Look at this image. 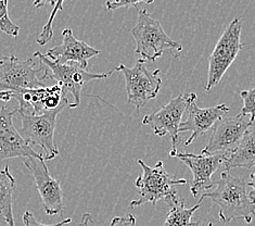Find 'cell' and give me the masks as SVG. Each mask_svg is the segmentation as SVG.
I'll return each instance as SVG.
<instances>
[{
	"mask_svg": "<svg viewBox=\"0 0 255 226\" xmlns=\"http://www.w3.org/2000/svg\"><path fill=\"white\" fill-rule=\"evenodd\" d=\"M248 186L251 187V192L249 194V198H250L252 205L255 208V173L250 175V181L248 183Z\"/></svg>",
	"mask_w": 255,
	"mask_h": 226,
	"instance_id": "484cf974",
	"label": "cell"
},
{
	"mask_svg": "<svg viewBox=\"0 0 255 226\" xmlns=\"http://www.w3.org/2000/svg\"><path fill=\"white\" fill-rule=\"evenodd\" d=\"M196 101L197 97L189 102L186 110L188 119L179 125V132H191V135L185 142V146H189L199 136L204 135L229 112V108L225 103L201 109L197 106Z\"/></svg>",
	"mask_w": 255,
	"mask_h": 226,
	"instance_id": "9a60e30c",
	"label": "cell"
},
{
	"mask_svg": "<svg viewBox=\"0 0 255 226\" xmlns=\"http://www.w3.org/2000/svg\"><path fill=\"white\" fill-rule=\"evenodd\" d=\"M59 84L50 87L26 89L13 94V98L19 102L17 110L28 114L40 115L58 109L68 99Z\"/></svg>",
	"mask_w": 255,
	"mask_h": 226,
	"instance_id": "5bb4252c",
	"label": "cell"
},
{
	"mask_svg": "<svg viewBox=\"0 0 255 226\" xmlns=\"http://www.w3.org/2000/svg\"><path fill=\"white\" fill-rule=\"evenodd\" d=\"M136 225V217L133 215H128L125 217H115L109 226H135Z\"/></svg>",
	"mask_w": 255,
	"mask_h": 226,
	"instance_id": "cb8c5ba5",
	"label": "cell"
},
{
	"mask_svg": "<svg viewBox=\"0 0 255 226\" xmlns=\"http://www.w3.org/2000/svg\"><path fill=\"white\" fill-rule=\"evenodd\" d=\"M62 7H63V1H58V2H54L53 4V10L50 13V16H49V20H48V22L46 23V25L44 26V28H42V32L40 34L39 37L37 38V42L40 45V46H44L46 45L48 41H49L52 36H53V32H52V22L54 20V16L57 15L58 12L60 10H62Z\"/></svg>",
	"mask_w": 255,
	"mask_h": 226,
	"instance_id": "44dd1931",
	"label": "cell"
},
{
	"mask_svg": "<svg viewBox=\"0 0 255 226\" xmlns=\"http://www.w3.org/2000/svg\"><path fill=\"white\" fill-rule=\"evenodd\" d=\"M227 172L237 168L255 167V121L248 128L238 148L224 161Z\"/></svg>",
	"mask_w": 255,
	"mask_h": 226,
	"instance_id": "e0dca14e",
	"label": "cell"
},
{
	"mask_svg": "<svg viewBox=\"0 0 255 226\" xmlns=\"http://www.w3.org/2000/svg\"><path fill=\"white\" fill-rule=\"evenodd\" d=\"M196 97L197 95L193 93L180 94L169 100L166 105L162 106L159 110L145 115L142 120V124L152 127V131L156 136H169L172 140V151L169 152V155L172 158L177 154L181 118H183L189 102Z\"/></svg>",
	"mask_w": 255,
	"mask_h": 226,
	"instance_id": "9c48e42d",
	"label": "cell"
},
{
	"mask_svg": "<svg viewBox=\"0 0 255 226\" xmlns=\"http://www.w3.org/2000/svg\"><path fill=\"white\" fill-rule=\"evenodd\" d=\"M0 30L14 38L19 37L20 26H17L10 20L7 0H0Z\"/></svg>",
	"mask_w": 255,
	"mask_h": 226,
	"instance_id": "ffe728a7",
	"label": "cell"
},
{
	"mask_svg": "<svg viewBox=\"0 0 255 226\" xmlns=\"http://www.w3.org/2000/svg\"><path fill=\"white\" fill-rule=\"evenodd\" d=\"M48 81V72L44 64L36 63L31 58L20 60L14 56L0 60V91L19 93L26 89L45 87Z\"/></svg>",
	"mask_w": 255,
	"mask_h": 226,
	"instance_id": "277c9868",
	"label": "cell"
},
{
	"mask_svg": "<svg viewBox=\"0 0 255 226\" xmlns=\"http://www.w3.org/2000/svg\"><path fill=\"white\" fill-rule=\"evenodd\" d=\"M23 222H24V226H65L66 224L72 222V219L71 218L65 219V220H63V221L54 223V224H42L35 219L32 212L26 211L23 215Z\"/></svg>",
	"mask_w": 255,
	"mask_h": 226,
	"instance_id": "603a6c76",
	"label": "cell"
},
{
	"mask_svg": "<svg viewBox=\"0 0 255 226\" xmlns=\"http://www.w3.org/2000/svg\"><path fill=\"white\" fill-rule=\"evenodd\" d=\"M66 106H69L68 99L58 109L40 115L28 114L17 110L22 120V126L19 131L20 135L31 147L39 146L42 150H45V161L52 160L59 155V149L54 143V132L58 115Z\"/></svg>",
	"mask_w": 255,
	"mask_h": 226,
	"instance_id": "5b68a950",
	"label": "cell"
},
{
	"mask_svg": "<svg viewBox=\"0 0 255 226\" xmlns=\"http://www.w3.org/2000/svg\"><path fill=\"white\" fill-rule=\"evenodd\" d=\"M94 220L90 213H84L82 217L81 226H90V223H93Z\"/></svg>",
	"mask_w": 255,
	"mask_h": 226,
	"instance_id": "4316f807",
	"label": "cell"
},
{
	"mask_svg": "<svg viewBox=\"0 0 255 226\" xmlns=\"http://www.w3.org/2000/svg\"><path fill=\"white\" fill-rule=\"evenodd\" d=\"M241 29L242 24L240 17L236 16L225 28L221 38L218 39L213 52L209 58L208 82L204 87L206 91H211L222 81L225 73L245 47V44L241 42Z\"/></svg>",
	"mask_w": 255,
	"mask_h": 226,
	"instance_id": "8992f818",
	"label": "cell"
},
{
	"mask_svg": "<svg viewBox=\"0 0 255 226\" xmlns=\"http://www.w3.org/2000/svg\"><path fill=\"white\" fill-rule=\"evenodd\" d=\"M137 162L142 169V174L135 183L136 187L139 189V198L130 201V209L148 203L155 206L157 201L163 199L171 204L176 198H178L172 186L186 185L188 183L185 179H177L169 175L164 169L162 161H157L154 167L147 166L141 159H138Z\"/></svg>",
	"mask_w": 255,
	"mask_h": 226,
	"instance_id": "3957f363",
	"label": "cell"
},
{
	"mask_svg": "<svg viewBox=\"0 0 255 226\" xmlns=\"http://www.w3.org/2000/svg\"><path fill=\"white\" fill-rule=\"evenodd\" d=\"M17 109L9 110L5 106L0 109V162L13 158H37L44 156L36 152L13 125V118Z\"/></svg>",
	"mask_w": 255,
	"mask_h": 226,
	"instance_id": "7c38bea8",
	"label": "cell"
},
{
	"mask_svg": "<svg viewBox=\"0 0 255 226\" xmlns=\"http://www.w3.org/2000/svg\"><path fill=\"white\" fill-rule=\"evenodd\" d=\"M206 198L220 208L218 218L224 224L237 219H244L250 224L255 217V208L247 193L246 181L233 176L227 171L221 174L213 191L202 194L199 204Z\"/></svg>",
	"mask_w": 255,
	"mask_h": 226,
	"instance_id": "6da1fadb",
	"label": "cell"
},
{
	"mask_svg": "<svg viewBox=\"0 0 255 226\" xmlns=\"http://www.w3.org/2000/svg\"><path fill=\"white\" fill-rule=\"evenodd\" d=\"M140 2H144L142 0H138V1H107L106 5L108 10L114 11L120 8H130V7H135L136 9L139 10L138 4ZM145 3V2H144Z\"/></svg>",
	"mask_w": 255,
	"mask_h": 226,
	"instance_id": "d4e9b609",
	"label": "cell"
},
{
	"mask_svg": "<svg viewBox=\"0 0 255 226\" xmlns=\"http://www.w3.org/2000/svg\"><path fill=\"white\" fill-rule=\"evenodd\" d=\"M251 124L250 115L241 113L236 117L221 119L214 125L209 142L201 150V154L209 156L221 155L227 159L238 148Z\"/></svg>",
	"mask_w": 255,
	"mask_h": 226,
	"instance_id": "30bf717a",
	"label": "cell"
},
{
	"mask_svg": "<svg viewBox=\"0 0 255 226\" xmlns=\"http://www.w3.org/2000/svg\"><path fill=\"white\" fill-rule=\"evenodd\" d=\"M15 191V179L5 167L0 171V216H1L8 226H15L13 217V193Z\"/></svg>",
	"mask_w": 255,
	"mask_h": 226,
	"instance_id": "ac0fdd59",
	"label": "cell"
},
{
	"mask_svg": "<svg viewBox=\"0 0 255 226\" xmlns=\"http://www.w3.org/2000/svg\"><path fill=\"white\" fill-rule=\"evenodd\" d=\"M100 53V50L89 46L87 42L76 39L71 28H65L62 32L61 44L48 50L46 57L60 64L75 63L86 70L89 59Z\"/></svg>",
	"mask_w": 255,
	"mask_h": 226,
	"instance_id": "2e32d148",
	"label": "cell"
},
{
	"mask_svg": "<svg viewBox=\"0 0 255 226\" xmlns=\"http://www.w3.org/2000/svg\"><path fill=\"white\" fill-rule=\"evenodd\" d=\"M191 226H200V222H192ZM208 226H213V224H212V223H209V224H208Z\"/></svg>",
	"mask_w": 255,
	"mask_h": 226,
	"instance_id": "f1b7e54d",
	"label": "cell"
},
{
	"mask_svg": "<svg viewBox=\"0 0 255 226\" xmlns=\"http://www.w3.org/2000/svg\"><path fill=\"white\" fill-rule=\"evenodd\" d=\"M240 97L244 101V107H242L240 113L244 115H250L252 122L255 121V87L242 90Z\"/></svg>",
	"mask_w": 255,
	"mask_h": 226,
	"instance_id": "7402d4cb",
	"label": "cell"
},
{
	"mask_svg": "<svg viewBox=\"0 0 255 226\" xmlns=\"http://www.w3.org/2000/svg\"><path fill=\"white\" fill-rule=\"evenodd\" d=\"M12 98H13V93L11 91H0V100L1 101H10Z\"/></svg>",
	"mask_w": 255,
	"mask_h": 226,
	"instance_id": "83f0119b",
	"label": "cell"
},
{
	"mask_svg": "<svg viewBox=\"0 0 255 226\" xmlns=\"http://www.w3.org/2000/svg\"><path fill=\"white\" fill-rule=\"evenodd\" d=\"M34 58H37L41 64H44L48 72L49 79H54L62 87L64 94H71L73 96L72 103L68 106L71 109H75L81 103V94L83 87L87 83L95 79H105L111 76L115 70L108 73H92L87 70L82 69L80 65L75 63L60 64L56 61H52L39 51L34 52Z\"/></svg>",
	"mask_w": 255,
	"mask_h": 226,
	"instance_id": "52a82bcc",
	"label": "cell"
},
{
	"mask_svg": "<svg viewBox=\"0 0 255 226\" xmlns=\"http://www.w3.org/2000/svg\"><path fill=\"white\" fill-rule=\"evenodd\" d=\"M130 32L136 42L135 53L140 54L144 61L155 62L166 50L178 57L183 50V46L169 37L161 23L153 19L145 9L138 10L137 24Z\"/></svg>",
	"mask_w": 255,
	"mask_h": 226,
	"instance_id": "7a4b0ae2",
	"label": "cell"
},
{
	"mask_svg": "<svg viewBox=\"0 0 255 226\" xmlns=\"http://www.w3.org/2000/svg\"><path fill=\"white\" fill-rule=\"evenodd\" d=\"M114 70L124 74L127 101L135 106L137 111L147 105L148 101L156 98L162 86L161 70L150 71L143 59H138L132 68L120 64Z\"/></svg>",
	"mask_w": 255,
	"mask_h": 226,
	"instance_id": "ba28073f",
	"label": "cell"
},
{
	"mask_svg": "<svg viewBox=\"0 0 255 226\" xmlns=\"http://www.w3.org/2000/svg\"><path fill=\"white\" fill-rule=\"evenodd\" d=\"M24 166L35 180L36 188L40 195L42 206L47 216L63 213V192L60 182L50 175L44 159L25 158Z\"/></svg>",
	"mask_w": 255,
	"mask_h": 226,
	"instance_id": "8fae6325",
	"label": "cell"
},
{
	"mask_svg": "<svg viewBox=\"0 0 255 226\" xmlns=\"http://www.w3.org/2000/svg\"><path fill=\"white\" fill-rule=\"evenodd\" d=\"M168 205L171 209H169L165 223L163 226H191V218L193 213L200 208V204H198L190 209H187L185 207V201L179 198H176Z\"/></svg>",
	"mask_w": 255,
	"mask_h": 226,
	"instance_id": "d6986e66",
	"label": "cell"
},
{
	"mask_svg": "<svg viewBox=\"0 0 255 226\" xmlns=\"http://www.w3.org/2000/svg\"><path fill=\"white\" fill-rule=\"evenodd\" d=\"M174 158L179 159L191 170L193 179L190 185V192L193 197H197L201 193L209 192L215 186V183L212 181V176L226 160V157L221 155H193L186 152H177Z\"/></svg>",
	"mask_w": 255,
	"mask_h": 226,
	"instance_id": "4fadbf2b",
	"label": "cell"
}]
</instances>
